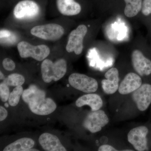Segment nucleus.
Returning <instances> with one entry per match:
<instances>
[{"label": "nucleus", "instance_id": "28", "mask_svg": "<svg viewBox=\"0 0 151 151\" xmlns=\"http://www.w3.org/2000/svg\"><path fill=\"white\" fill-rule=\"evenodd\" d=\"M0 78H1V80H4L5 78L4 75L1 71L0 72Z\"/></svg>", "mask_w": 151, "mask_h": 151}, {"label": "nucleus", "instance_id": "29", "mask_svg": "<svg viewBox=\"0 0 151 151\" xmlns=\"http://www.w3.org/2000/svg\"><path fill=\"white\" fill-rule=\"evenodd\" d=\"M5 106H6V107H7H7H8L9 105L8 104H7V103H5Z\"/></svg>", "mask_w": 151, "mask_h": 151}, {"label": "nucleus", "instance_id": "18", "mask_svg": "<svg viewBox=\"0 0 151 151\" xmlns=\"http://www.w3.org/2000/svg\"><path fill=\"white\" fill-rule=\"evenodd\" d=\"M35 145L32 139L22 138L17 140L5 147L4 151H29Z\"/></svg>", "mask_w": 151, "mask_h": 151}, {"label": "nucleus", "instance_id": "10", "mask_svg": "<svg viewBox=\"0 0 151 151\" xmlns=\"http://www.w3.org/2000/svg\"><path fill=\"white\" fill-rule=\"evenodd\" d=\"M132 66L141 77H149L151 75V58L145 55L139 50H135L132 54Z\"/></svg>", "mask_w": 151, "mask_h": 151}, {"label": "nucleus", "instance_id": "23", "mask_svg": "<svg viewBox=\"0 0 151 151\" xmlns=\"http://www.w3.org/2000/svg\"><path fill=\"white\" fill-rule=\"evenodd\" d=\"M144 16L150 17L151 15V0H144L141 10Z\"/></svg>", "mask_w": 151, "mask_h": 151}, {"label": "nucleus", "instance_id": "14", "mask_svg": "<svg viewBox=\"0 0 151 151\" xmlns=\"http://www.w3.org/2000/svg\"><path fill=\"white\" fill-rule=\"evenodd\" d=\"M39 142L42 148L47 151H66L59 139L55 135L43 133L39 138Z\"/></svg>", "mask_w": 151, "mask_h": 151}, {"label": "nucleus", "instance_id": "5", "mask_svg": "<svg viewBox=\"0 0 151 151\" xmlns=\"http://www.w3.org/2000/svg\"><path fill=\"white\" fill-rule=\"evenodd\" d=\"M68 82L74 89L84 93H94L98 88V82L95 78L81 73L71 74L68 78Z\"/></svg>", "mask_w": 151, "mask_h": 151}, {"label": "nucleus", "instance_id": "16", "mask_svg": "<svg viewBox=\"0 0 151 151\" xmlns=\"http://www.w3.org/2000/svg\"><path fill=\"white\" fill-rule=\"evenodd\" d=\"M56 3L58 11L63 15L72 16L81 12V6L74 0H56Z\"/></svg>", "mask_w": 151, "mask_h": 151}, {"label": "nucleus", "instance_id": "3", "mask_svg": "<svg viewBox=\"0 0 151 151\" xmlns=\"http://www.w3.org/2000/svg\"><path fill=\"white\" fill-rule=\"evenodd\" d=\"M17 49L22 58L31 57L37 61L44 60L50 53V49L46 45L34 46L26 41H22L17 45Z\"/></svg>", "mask_w": 151, "mask_h": 151}, {"label": "nucleus", "instance_id": "19", "mask_svg": "<svg viewBox=\"0 0 151 151\" xmlns=\"http://www.w3.org/2000/svg\"><path fill=\"white\" fill-rule=\"evenodd\" d=\"M126 6L124 14L128 17L136 16L142 10L143 0H124Z\"/></svg>", "mask_w": 151, "mask_h": 151}, {"label": "nucleus", "instance_id": "22", "mask_svg": "<svg viewBox=\"0 0 151 151\" xmlns=\"http://www.w3.org/2000/svg\"><path fill=\"white\" fill-rule=\"evenodd\" d=\"M9 89L8 85L5 83H1L0 84V97L3 102H6L9 100L10 96Z\"/></svg>", "mask_w": 151, "mask_h": 151}, {"label": "nucleus", "instance_id": "4", "mask_svg": "<svg viewBox=\"0 0 151 151\" xmlns=\"http://www.w3.org/2000/svg\"><path fill=\"white\" fill-rule=\"evenodd\" d=\"M32 35L45 40H59L64 34V29L60 25L56 24L37 26L30 31Z\"/></svg>", "mask_w": 151, "mask_h": 151}, {"label": "nucleus", "instance_id": "9", "mask_svg": "<svg viewBox=\"0 0 151 151\" xmlns=\"http://www.w3.org/2000/svg\"><path fill=\"white\" fill-rule=\"evenodd\" d=\"M39 13V6L31 0H24L19 2L14 10V16L19 19L34 18Z\"/></svg>", "mask_w": 151, "mask_h": 151}, {"label": "nucleus", "instance_id": "1", "mask_svg": "<svg viewBox=\"0 0 151 151\" xmlns=\"http://www.w3.org/2000/svg\"><path fill=\"white\" fill-rule=\"evenodd\" d=\"M127 140L136 151L150 150L151 149V124L133 128L127 134Z\"/></svg>", "mask_w": 151, "mask_h": 151}, {"label": "nucleus", "instance_id": "20", "mask_svg": "<svg viewBox=\"0 0 151 151\" xmlns=\"http://www.w3.org/2000/svg\"><path fill=\"white\" fill-rule=\"evenodd\" d=\"M25 82L24 77L19 73H14L11 74L5 78L3 83L9 86H17L22 85Z\"/></svg>", "mask_w": 151, "mask_h": 151}, {"label": "nucleus", "instance_id": "11", "mask_svg": "<svg viewBox=\"0 0 151 151\" xmlns=\"http://www.w3.org/2000/svg\"><path fill=\"white\" fill-rule=\"evenodd\" d=\"M142 84L140 76L134 72H130L120 82L118 91L121 95H128L139 89Z\"/></svg>", "mask_w": 151, "mask_h": 151}, {"label": "nucleus", "instance_id": "2", "mask_svg": "<svg viewBox=\"0 0 151 151\" xmlns=\"http://www.w3.org/2000/svg\"><path fill=\"white\" fill-rule=\"evenodd\" d=\"M42 77L45 83L56 81L62 78L67 71V63L64 59L53 63L50 60L45 59L41 65Z\"/></svg>", "mask_w": 151, "mask_h": 151}, {"label": "nucleus", "instance_id": "24", "mask_svg": "<svg viewBox=\"0 0 151 151\" xmlns=\"http://www.w3.org/2000/svg\"><path fill=\"white\" fill-rule=\"evenodd\" d=\"M3 66L5 70L12 71L15 69L16 64L13 60L9 58H6L3 60Z\"/></svg>", "mask_w": 151, "mask_h": 151}, {"label": "nucleus", "instance_id": "15", "mask_svg": "<svg viewBox=\"0 0 151 151\" xmlns=\"http://www.w3.org/2000/svg\"><path fill=\"white\" fill-rule=\"evenodd\" d=\"M103 105V100L100 95L93 93H87L79 97L76 101V105L77 107L88 105L91 108V111L100 110Z\"/></svg>", "mask_w": 151, "mask_h": 151}, {"label": "nucleus", "instance_id": "21", "mask_svg": "<svg viewBox=\"0 0 151 151\" xmlns=\"http://www.w3.org/2000/svg\"><path fill=\"white\" fill-rule=\"evenodd\" d=\"M23 91L21 86H17L13 89L10 94L9 99V103L11 106L15 107L18 104Z\"/></svg>", "mask_w": 151, "mask_h": 151}, {"label": "nucleus", "instance_id": "8", "mask_svg": "<svg viewBox=\"0 0 151 151\" xmlns=\"http://www.w3.org/2000/svg\"><path fill=\"white\" fill-rule=\"evenodd\" d=\"M87 32L86 26L81 24L76 29L73 30L68 36L66 45V51L68 52H74L76 55L81 54L83 50V40Z\"/></svg>", "mask_w": 151, "mask_h": 151}, {"label": "nucleus", "instance_id": "13", "mask_svg": "<svg viewBox=\"0 0 151 151\" xmlns=\"http://www.w3.org/2000/svg\"><path fill=\"white\" fill-rule=\"evenodd\" d=\"M29 108L34 114L40 116H46L56 110V104L52 99L45 98L43 100L28 104Z\"/></svg>", "mask_w": 151, "mask_h": 151}, {"label": "nucleus", "instance_id": "17", "mask_svg": "<svg viewBox=\"0 0 151 151\" xmlns=\"http://www.w3.org/2000/svg\"><path fill=\"white\" fill-rule=\"evenodd\" d=\"M45 92L39 89L34 85H31L25 89L22 94V98L25 103H27L37 102L45 98Z\"/></svg>", "mask_w": 151, "mask_h": 151}, {"label": "nucleus", "instance_id": "26", "mask_svg": "<svg viewBox=\"0 0 151 151\" xmlns=\"http://www.w3.org/2000/svg\"><path fill=\"white\" fill-rule=\"evenodd\" d=\"M8 116V112L5 108L0 106V121L2 122L5 120Z\"/></svg>", "mask_w": 151, "mask_h": 151}, {"label": "nucleus", "instance_id": "25", "mask_svg": "<svg viewBox=\"0 0 151 151\" xmlns=\"http://www.w3.org/2000/svg\"><path fill=\"white\" fill-rule=\"evenodd\" d=\"M98 151H116L118 150L113 146L109 145H103L100 146Z\"/></svg>", "mask_w": 151, "mask_h": 151}, {"label": "nucleus", "instance_id": "6", "mask_svg": "<svg viewBox=\"0 0 151 151\" xmlns=\"http://www.w3.org/2000/svg\"><path fill=\"white\" fill-rule=\"evenodd\" d=\"M109 122V119L107 114L105 111L100 109L88 113L84 119L83 125L91 133H96L101 131Z\"/></svg>", "mask_w": 151, "mask_h": 151}, {"label": "nucleus", "instance_id": "27", "mask_svg": "<svg viewBox=\"0 0 151 151\" xmlns=\"http://www.w3.org/2000/svg\"><path fill=\"white\" fill-rule=\"evenodd\" d=\"M11 36V32L7 30H1L0 31V38L1 40L3 39L8 38Z\"/></svg>", "mask_w": 151, "mask_h": 151}, {"label": "nucleus", "instance_id": "12", "mask_svg": "<svg viewBox=\"0 0 151 151\" xmlns=\"http://www.w3.org/2000/svg\"><path fill=\"white\" fill-rule=\"evenodd\" d=\"M105 79L101 81V86L103 92L108 95L116 93L120 84L119 73L116 68H110L105 73Z\"/></svg>", "mask_w": 151, "mask_h": 151}, {"label": "nucleus", "instance_id": "7", "mask_svg": "<svg viewBox=\"0 0 151 151\" xmlns=\"http://www.w3.org/2000/svg\"><path fill=\"white\" fill-rule=\"evenodd\" d=\"M131 94L132 101L139 112H145L151 106V82L143 83Z\"/></svg>", "mask_w": 151, "mask_h": 151}]
</instances>
